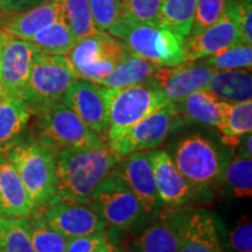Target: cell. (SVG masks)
Wrapping results in <instances>:
<instances>
[{
    "mask_svg": "<svg viewBox=\"0 0 252 252\" xmlns=\"http://www.w3.org/2000/svg\"><path fill=\"white\" fill-rule=\"evenodd\" d=\"M122 158L116 154L108 143L94 146L70 147L56 154L55 195L48 203H88L94 188L112 172Z\"/></svg>",
    "mask_w": 252,
    "mask_h": 252,
    "instance_id": "cell-1",
    "label": "cell"
},
{
    "mask_svg": "<svg viewBox=\"0 0 252 252\" xmlns=\"http://www.w3.org/2000/svg\"><path fill=\"white\" fill-rule=\"evenodd\" d=\"M133 54L159 67H173L186 61L185 37L157 24L137 23L119 15L108 31Z\"/></svg>",
    "mask_w": 252,
    "mask_h": 252,
    "instance_id": "cell-2",
    "label": "cell"
},
{
    "mask_svg": "<svg viewBox=\"0 0 252 252\" xmlns=\"http://www.w3.org/2000/svg\"><path fill=\"white\" fill-rule=\"evenodd\" d=\"M2 154L20 176L34 208L48 203L58 186L56 153L43 147L33 137L21 135Z\"/></svg>",
    "mask_w": 252,
    "mask_h": 252,
    "instance_id": "cell-3",
    "label": "cell"
},
{
    "mask_svg": "<svg viewBox=\"0 0 252 252\" xmlns=\"http://www.w3.org/2000/svg\"><path fill=\"white\" fill-rule=\"evenodd\" d=\"M33 115L35 116V122L32 137L56 154L70 147L108 143L106 138L91 131L63 102L52 104Z\"/></svg>",
    "mask_w": 252,
    "mask_h": 252,
    "instance_id": "cell-4",
    "label": "cell"
},
{
    "mask_svg": "<svg viewBox=\"0 0 252 252\" xmlns=\"http://www.w3.org/2000/svg\"><path fill=\"white\" fill-rule=\"evenodd\" d=\"M106 99L108 143L118 138L150 113L169 103L152 80L118 89L106 88Z\"/></svg>",
    "mask_w": 252,
    "mask_h": 252,
    "instance_id": "cell-5",
    "label": "cell"
},
{
    "mask_svg": "<svg viewBox=\"0 0 252 252\" xmlns=\"http://www.w3.org/2000/svg\"><path fill=\"white\" fill-rule=\"evenodd\" d=\"M77 80L65 56L37 52L34 56L23 99L32 115L52 104L62 102L67 90Z\"/></svg>",
    "mask_w": 252,
    "mask_h": 252,
    "instance_id": "cell-6",
    "label": "cell"
},
{
    "mask_svg": "<svg viewBox=\"0 0 252 252\" xmlns=\"http://www.w3.org/2000/svg\"><path fill=\"white\" fill-rule=\"evenodd\" d=\"M128 49L117 37L106 32L76 41L65 55L76 78L99 84L111 72Z\"/></svg>",
    "mask_w": 252,
    "mask_h": 252,
    "instance_id": "cell-7",
    "label": "cell"
},
{
    "mask_svg": "<svg viewBox=\"0 0 252 252\" xmlns=\"http://www.w3.org/2000/svg\"><path fill=\"white\" fill-rule=\"evenodd\" d=\"M178 171L195 189L208 187L220 180L228 158L209 139L193 134L178 144L172 158Z\"/></svg>",
    "mask_w": 252,
    "mask_h": 252,
    "instance_id": "cell-8",
    "label": "cell"
},
{
    "mask_svg": "<svg viewBox=\"0 0 252 252\" xmlns=\"http://www.w3.org/2000/svg\"><path fill=\"white\" fill-rule=\"evenodd\" d=\"M88 203L103 217L106 226L116 230L128 229L143 213L139 201L116 167L94 188Z\"/></svg>",
    "mask_w": 252,
    "mask_h": 252,
    "instance_id": "cell-9",
    "label": "cell"
},
{
    "mask_svg": "<svg viewBox=\"0 0 252 252\" xmlns=\"http://www.w3.org/2000/svg\"><path fill=\"white\" fill-rule=\"evenodd\" d=\"M184 123H186L185 119L179 113L174 103H168L150 113L108 144L121 158L134 152L151 151L160 146Z\"/></svg>",
    "mask_w": 252,
    "mask_h": 252,
    "instance_id": "cell-10",
    "label": "cell"
},
{
    "mask_svg": "<svg viewBox=\"0 0 252 252\" xmlns=\"http://www.w3.org/2000/svg\"><path fill=\"white\" fill-rule=\"evenodd\" d=\"M189 210L168 207L137 237L131 238L124 252H178L180 248Z\"/></svg>",
    "mask_w": 252,
    "mask_h": 252,
    "instance_id": "cell-11",
    "label": "cell"
},
{
    "mask_svg": "<svg viewBox=\"0 0 252 252\" xmlns=\"http://www.w3.org/2000/svg\"><path fill=\"white\" fill-rule=\"evenodd\" d=\"M39 52L31 41L0 28V80L2 94L23 98L34 56Z\"/></svg>",
    "mask_w": 252,
    "mask_h": 252,
    "instance_id": "cell-12",
    "label": "cell"
},
{
    "mask_svg": "<svg viewBox=\"0 0 252 252\" xmlns=\"http://www.w3.org/2000/svg\"><path fill=\"white\" fill-rule=\"evenodd\" d=\"M34 210H37L52 228L68 239L106 230L103 217L89 203L60 201Z\"/></svg>",
    "mask_w": 252,
    "mask_h": 252,
    "instance_id": "cell-13",
    "label": "cell"
},
{
    "mask_svg": "<svg viewBox=\"0 0 252 252\" xmlns=\"http://www.w3.org/2000/svg\"><path fill=\"white\" fill-rule=\"evenodd\" d=\"M62 102L76 113L91 131L106 138L108 99L105 87L77 78L64 94Z\"/></svg>",
    "mask_w": 252,
    "mask_h": 252,
    "instance_id": "cell-14",
    "label": "cell"
},
{
    "mask_svg": "<svg viewBox=\"0 0 252 252\" xmlns=\"http://www.w3.org/2000/svg\"><path fill=\"white\" fill-rule=\"evenodd\" d=\"M215 71V68L201 59L185 61L173 67H159L152 81L169 103H176L189 94L203 89Z\"/></svg>",
    "mask_w": 252,
    "mask_h": 252,
    "instance_id": "cell-15",
    "label": "cell"
},
{
    "mask_svg": "<svg viewBox=\"0 0 252 252\" xmlns=\"http://www.w3.org/2000/svg\"><path fill=\"white\" fill-rule=\"evenodd\" d=\"M242 42L237 18V0L222 18L195 35H187L184 41L186 61H196L212 56L228 47Z\"/></svg>",
    "mask_w": 252,
    "mask_h": 252,
    "instance_id": "cell-16",
    "label": "cell"
},
{
    "mask_svg": "<svg viewBox=\"0 0 252 252\" xmlns=\"http://www.w3.org/2000/svg\"><path fill=\"white\" fill-rule=\"evenodd\" d=\"M116 169L138 198L143 213L151 214L163 206L158 194L152 163L147 151L123 157Z\"/></svg>",
    "mask_w": 252,
    "mask_h": 252,
    "instance_id": "cell-17",
    "label": "cell"
},
{
    "mask_svg": "<svg viewBox=\"0 0 252 252\" xmlns=\"http://www.w3.org/2000/svg\"><path fill=\"white\" fill-rule=\"evenodd\" d=\"M157 190L163 206L182 207L190 200L194 187L176 168L172 157L163 150L149 151Z\"/></svg>",
    "mask_w": 252,
    "mask_h": 252,
    "instance_id": "cell-18",
    "label": "cell"
},
{
    "mask_svg": "<svg viewBox=\"0 0 252 252\" xmlns=\"http://www.w3.org/2000/svg\"><path fill=\"white\" fill-rule=\"evenodd\" d=\"M62 0H50L23 12H4L0 28L8 34L30 40L34 34L61 19Z\"/></svg>",
    "mask_w": 252,
    "mask_h": 252,
    "instance_id": "cell-19",
    "label": "cell"
},
{
    "mask_svg": "<svg viewBox=\"0 0 252 252\" xmlns=\"http://www.w3.org/2000/svg\"><path fill=\"white\" fill-rule=\"evenodd\" d=\"M34 209L20 176L4 154L0 153V217L27 219Z\"/></svg>",
    "mask_w": 252,
    "mask_h": 252,
    "instance_id": "cell-20",
    "label": "cell"
},
{
    "mask_svg": "<svg viewBox=\"0 0 252 252\" xmlns=\"http://www.w3.org/2000/svg\"><path fill=\"white\" fill-rule=\"evenodd\" d=\"M178 252H223L215 217L204 209H190Z\"/></svg>",
    "mask_w": 252,
    "mask_h": 252,
    "instance_id": "cell-21",
    "label": "cell"
},
{
    "mask_svg": "<svg viewBox=\"0 0 252 252\" xmlns=\"http://www.w3.org/2000/svg\"><path fill=\"white\" fill-rule=\"evenodd\" d=\"M203 89L226 103L252 99L251 70H216Z\"/></svg>",
    "mask_w": 252,
    "mask_h": 252,
    "instance_id": "cell-22",
    "label": "cell"
},
{
    "mask_svg": "<svg viewBox=\"0 0 252 252\" xmlns=\"http://www.w3.org/2000/svg\"><path fill=\"white\" fill-rule=\"evenodd\" d=\"M32 116L31 108L21 97H0V153L23 135Z\"/></svg>",
    "mask_w": 252,
    "mask_h": 252,
    "instance_id": "cell-23",
    "label": "cell"
},
{
    "mask_svg": "<svg viewBox=\"0 0 252 252\" xmlns=\"http://www.w3.org/2000/svg\"><path fill=\"white\" fill-rule=\"evenodd\" d=\"M224 104L225 102L217 99L210 93L200 89L174 103V105L186 123L195 122L217 128L222 122Z\"/></svg>",
    "mask_w": 252,
    "mask_h": 252,
    "instance_id": "cell-24",
    "label": "cell"
},
{
    "mask_svg": "<svg viewBox=\"0 0 252 252\" xmlns=\"http://www.w3.org/2000/svg\"><path fill=\"white\" fill-rule=\"evenodd\" d=\"M158 68L159 65L154 64L153 62L147 61L128 50L121 63L100 82L99 86L110 88V89H118V88H126L145 83V82L152 80Z\"/></svg>",
    "mask_w": 252,
    "mask_h": 252,
    "instance_id": "cell-25",
    "label": "cell"
},
{
    "mask_svg": "<svg viewBox=\"0 0 252 252\" xmlns=\"http://www.w3.org/2000/svg\"><path fill=\"white\" fill-rule=\"evenodd\" d=\"M222 143L229 147H237L244 135L252 131V99L224 104V113L217 127Z\"/></svg>",
    "mask_w": 252,
    "mask_h": 252,
    "instance_id": "cell-26",
    "label": "cell"
},
{
    "mask_svg": "<svg viewBox=\"0 0 252 252\" xmlns=\"http://www.w3.org/2000/svg\"><path fill=\"white\" fill-rule=\"evenodd\" d=\"M28 41L34 43L40 52L62 56L67 55L76 43V39L62 19L42 28Z\"/></svg>",
    "mask_w": 252,
    "mask_h": 252,
    "instance_id": "cell-27",
    "label": "cell"
},
{
    "mask_svg": "<svg viewBox=\"0 0 252 252\" xmlns=\"http://www.w3.org/2000/svg\"><path fill=\"white\" fill-rule=\"evenodd\" d=\"M28 232L35 252H64L70 239L52 228L37 210L26 219Z\"/></svg>",
    "mask_w": 252,
    "mask_h": 252,
    "instance_id": "cell-28",
    "label": "cell"
},
{
    "mask_svg": "<svg viewBox=\"0 0 252 252\" xmlns=\"http://www.w3.org/2000/svg\"><path fill=\"white\" fill-rule=\"evenodd\" d=\"M196 0H161L158 25L186 37L190 32Z\"/></svg>",
    "mask_w": 252,
    "mask_h": 252,
    "instance_id": "cell-29",
    "label": "cell"
},
{
    "mask_svg": "<svg viewBox=\"0 0 252 252\" xmlns=\"http://www.w3.org/2000/svg\"><path fill=\"white\" fill-rule=\"evenodd\" d=\"M61 19L76 41L98 33L91 17L89 0H62Z\"/></svg>",
    "mask_w": 252,
    "mask_h": 252,
    "instance_id": "cell-30",
    "label": "cell"
},
{
    "mask_svg": "<svg viewBox=\"0 0 252 252\" xmlns=\"http://www.w3.org/2000/svg\"><path fill=\"white\" fill-rule=\"evenodd\" d=\"M220 180L236 197L252 196V158L236 156L226 163Z\"/></svg>",
    "mask_w": 252,
    "mask_h": 252,
    "instance_id": "cell-31",
    "label": "cell"
},
{
    "mask_svg": "<svg viewBox=\"0 0 252 252\" xmlns=\"http://www.w3.org/2000/svg\"><path fill=\"white\" fill-rule=\"evenodd\" d=\"M0 252H35L26 219L0 217Z\"/></svg>",
    "mask_w": 252,
    "mask_h": 252,
    "instance_id": "cell-32",
    "label": "cell"
},
{
    "mask_svg": "<svg viewBox=\"0 0 252 252\" xmlns=\"http://www.w3.org/2000/svg\"><path fill=\"white\" fill-rule=\"evenodd\" d=\"M203 60L216 70H239V69L251 70L252 47L245 43H239L220 50Z\"/></svg>",
    "mask_w": 252,
    "mask_h": 252,
    "instance_id": "cell-33",
    "label": "cell"
},
{
    "mask_svg": "<svg viewBox=\"0 0 252 252\" xmlns=\"http://www.w3.org/2000/svg\"><path fill=\"white\" fill-rule=\"evenodd\" d=\"M236 0H196L195 13L188 35H195L216 24Z\"/></svg>",
    "mask_w": 252,
    "mask_h": 252,
    "instance_id": "cell-34",
    "label": "cell"
},
{
    "mask_svg": "<svg viewBox=\"0 0 252 252\" xmlns=\"http://www.w3.org/2000/svg\"><path fill=\"white\" fill-rule=\"evenodd\" d=\"M161 0H121L119 15L137 23H159Z\"/></svg>",
    "mask_w": 252,
    "mask_h": 252,
    "instance_id": "cell-35",
    "label": "cell"
},
{
    "mask_svg": "<svg viewBox=\"0 0 252 252\" xmlns=\"http://www.w3.org/2000/svg\"><path fill=\"white\" fill-rule=\"evenodd\" d=\"M91 17L98 32H108L121 13V0H89Z\"/></svg>",
    "mask_w": 252,
    "mask_h": 252,
    "instance_id": "cell-36",
    "label": "cell"
},
{
    "mask_svg": "<svg viewBox=\"0 0 252 252\" xmlns=\"http://www.w3.org/2000/svg\"><path fill=\"white\" fill-rule=\"evenodd\" d=\"M229 247L234 252H252V223L249 216H243L229 232Z\"/></svg>",
    "mask_w": 252,
    "mask_h": 252,
    "instance_id": "cell-37",
    "label": "cell"
},
{
    "mask_svg": "<svg viewBox=\"0 0 252 252\" xmlns=\"http://www.w3.org/2000/svg\"><path fill=\"white\" fill-rule=\"evenodd\" d=\"M108 241L106 230L93 235L82 236L70 239L64 252H96Z\"/></svg>",
    "mask_w": 252,
    "mask_h": 252,
    "instance_id": "cell-38",
    "label": "cell"
},
{
    "mask_svg": "<svg viewBox=\"0 0 252 252\" xmlns=\"http://www.w3.org/2000/svg\"><path fill=\"white\" fill-rule=\"evenodd\" d=\"M237 18L242 42L252 45V1L251 0H237Z\"/></svg>",
    "mask_w": 252,
    "mask_h": 252,
    "instance_id": "cell-39",
    "label": "cell"
},
{
    "mask_svg": "<svg viewBox=\"0 0 252 252\" xmlns=\"http://www.w3.org/2000/svg\"><path fill=\"white\" fill-rule=\"evenodd\" d=\"M48 1L50 0H0V9L4 12H23Z\"/></svg>",
    "mask_w": 252,
    "mask_h": 252,
    "instance_id": "cell-40",
    "label": "cell"
},
{
    "mask_svg": "<svg viewBox=\"0 0 252 252\" xmlns=\"http://www.w3.org/2000/svg\"><path fill=\"white\" fill-rule=\"evenodd\" d=\"M112 250H113L112 244L109 243V241H108L105 244L102 245V247H100L96 252H112Z\"/></svg>",
    "mask_w": 252,
    "mask_h": 252,
    "instance_id": "cell-41",
    "label": "cell"
},
{
    "mask_svg": "<svg viewBox=\"0 0 252 252\" xmlns=\"http://www.w3.org/2000/svg\"><path fill=\"white\" fill-rule=\"evenodd\" d=\"M112 252H124L122 250V249H116V248H113V250H112Z\"/></svg>",
    "mask_w": 252,
    "mask_h": 252,
    "instance_id": "cell-42",
    "label": "cell"
},
{
    "mask_svg": "<svg viewBox=\"0 0 252 252\" xmlns=\"http://www.w3.org/2000/svg\"><path fill=\"white\" fill-rule=\"evenodd\" d=\"M2 96V86H1V80H0V97Z\"/></svg>",
    "mask_w": 252,
    "mask_h": 252,
    "instance_id": "cell-43",
    "label": "cell"
},
{
    "mask_svg": "<svg viewBox=\"0 0 252 252\" xmlns=\"http://www.w3.org/2000/svg\"><path fill=\"white\" fill-rule=\"evenodd\" d=\"M1 18H2V11L0 9V20H1Z\"/></svg>",
    "mask_w": 252,
    "mask_h": 252,
    "instance_id": "cell-44",
    "label": "cell"
}]
</instances>
